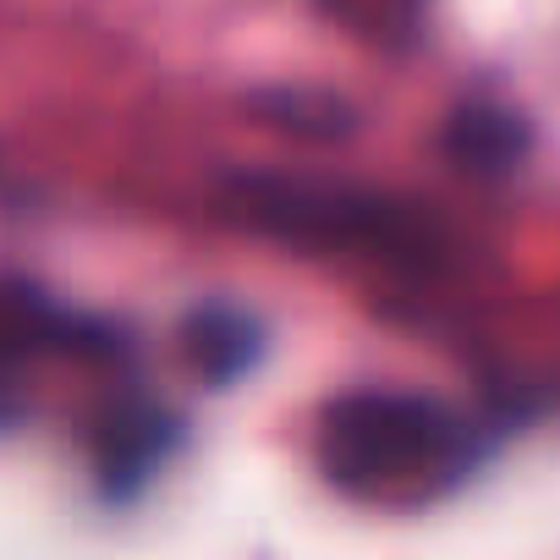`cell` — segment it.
<instances>
[{
	"instance_id": "6da1fadb",
	"label": "cell",
	"mask_w": 560,
	"mask_h": 560,
	"mask_svg": "<svg viewBox=\"0 0 560 560\" xmlns=\"http://www.w3.org/2000/svg\"><path fill=\"white\" fill-rule=\"evenodd\" d=\"M467 429L423 396L358 390L341 396L319 434V462L341 489L358 494H401L429 489L462 467Z\"/></svg>"
},
{
	"instance_id": "3957f363",
	"label": "cell",
	"mask_w": 560,
	"mask_h": 560,
	"mask_svg": "<svg viewBox=\"0 0 560 560\" xmlns=\"http://www.w3.org/2000/svg\"><path fill=\"white\" fill-rule=\"evenodd\" d=\"M198 358L214 369V374H231L236 363L253 358V325L236 319V314H209L198 325Z\"/></svg>"
},
{
	"instance_id": "7a4b0ae2",
	"label": "cell",
	"mask_w": 560,
	"mask_h": 560,
	"mask_svg": "<svg viewBox=\"0 0 560 560\" xmlns=\"http://www.w3.org/2000/svg\"><path fill=\"white\" fill-rule=\"evenodd\" d=\"M451 149H456L467 165L494 171V165H511V160L527 149V127H522L516 116H505V110L478 105V110H462V116H456V127H451Z\"/></svg>"
}]
</instances>
